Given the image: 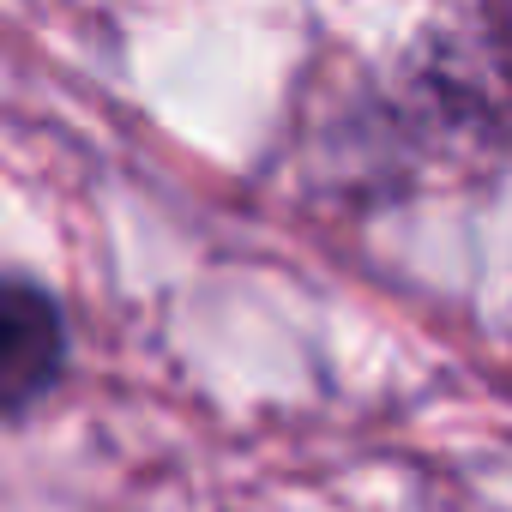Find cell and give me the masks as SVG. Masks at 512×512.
Returning <instances> with one entry per match:
<instances>
[{"mask_svg": "<svg viewBox=\"0 0 512 512\" xmlns=\"http://www.w3.org/2000/svg\"><path fill=\"white\" fill-rule=\"evenodd\" d=\"M61 368H67L61 302L31 278H7V290H0V404H7V416H25L37 398H49Z\"/></svg>", "mask_w": 512, "mask_h": 512, "instance_id": "cell-1", "label": "cell"}]
</instances>
